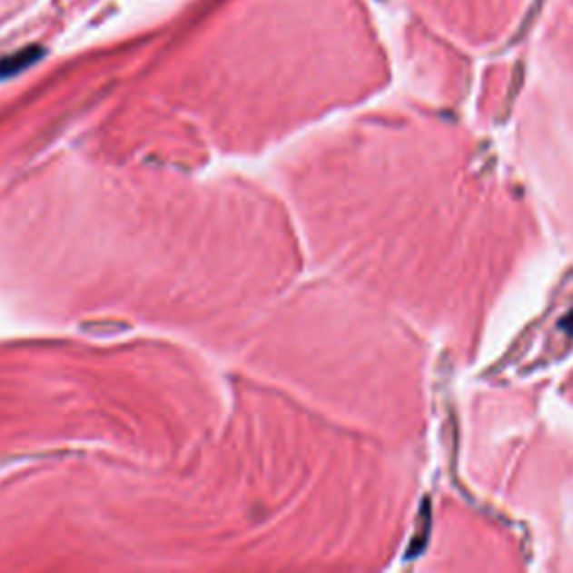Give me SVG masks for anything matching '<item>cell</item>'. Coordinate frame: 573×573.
I'll list each match as a JSON object with an SVG mask.
<instances>
[{
  "label": "cell",
  "mask_w": 573,
  "mask_h": 573,
  "mask_svg": "<svg viewBox=\"0 0 573 573\" xmlns=\"http://www.w3.org/2000/svg\"><path fill=\"white\" fill-rule=\"evenodd\" d=\"M43 54H45V50H43L41 45H27L23 47V50L14 52V54L3 56V59H0V81L21 74L23 70L38 64V59H41Z\"/></svg>",
  "instance_id": "obj_1"
}]
</instances>
